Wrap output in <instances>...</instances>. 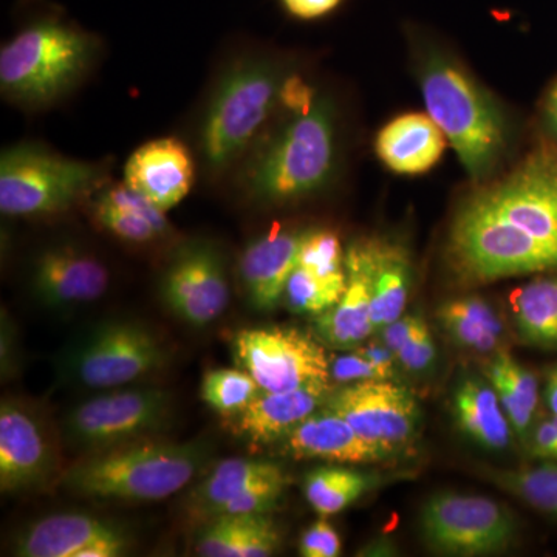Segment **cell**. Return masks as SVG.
<instances>
[{
    "mask_svg": "<svg viewBox=\"0 0 557 557\" xmlns=\"http://www.w3.org/2000/svg\"><path fill=\"white\" fill-rule=\"evenodd\" d=\"M437 318L458 346L486 354L500 344L504 325L493 307L478 296L448 300L440 307Z\"/></svg>",
    "mask_w": 557,
    "mask_h": 557,
    "instance_id": "obj_27",
    "label": "cell"
},
{
    "mask_svg": "<svg viewBox=\"0 0 557 557\" xmlns=\"http://www.w3.org/2000/svg\"><path fill=\"white\" fill-rule=\"evenodd\" d=\"M347 285L338 304L314 317L319 339L338 350H354L376 332L372 321V285L364 240L346 252Z\"/></svg>",
    "mask_w": 557,
    "mask_h": 557,
    "instance_id": "obj_18",
    "label": "cell"
},
{
    "mask_svg": "<svg viewBox=\"0 0 557 557\" xmlns=\"http://www.w3.org/2000/svg\"><path fill=\"white\" fill-rule=\"evenodd\" d=\"M465 203L500 220L557 259V145L534 150Z\"/></svg>",
    "mask_w": 557,
    "mask_h": 557,
    "instance_id": "obj_7",
    "label": "cell"
},
{
    "mask_svg": "<svg viewBox=\"0 0 557 557\" xmlns=\"http://www.w3.org/2000/svg\"><path fill=\"white\" fill-rule=\"evenodd\" d=\"M553 420H555V423L557 424V417H553Z\"/></svg>",
    "mask_w": 557,
    "mask_h": 557,
    "instance_id": "obj_45",
    "label": "cell"
},
{
    "mask_svg": "<svg viewBox=\"0 0 557 557\" xmlns=\"http://www.w3.org/2000/svg\"><path fill=\"white\" fill-rule=\"evenodd\" d=\"M53 445L32 409L5 399L0 406V490L22 493L42 486L54 471Z\"/></svg>",
    "mask_w": 557,
    "mask_h": 557,
    "instance_id": "obj_14",
    "label": "cell"
},
{
    "mask_svg": "<svg viewBox=\"0 0 557 557\" xmlns=\"http://www.w3.org/2000/svg\"><path fill=\"white\" fill-rule=\"evenodd\" d=\"M281 70L267 60L247 58L223 73L205 113L200 150L212 172L228 170L281 101Z\"/></svg>",
    "mask_w": 557,
    "mask_h": 557,
    "instance_id": "obj_5",
    "label": "cell"
},
{
    "mask_svg": "<svg viewBox=\"0 0 557 557\" xmlns=\"http://www.w3.org/2000/svg\"><path fill=\"white\" fill-rule=\"evenodd\" d=\"M490 370L498 373L509 386L515 388L516 394L522 399L523 405L527 406L531 412L536 413L539 406V384L536 376L518 364L509 355L500 354L494 359Z\"/></svg>",
    "mask_w": 557,
    "mask_h": 557,
    "instance_id": "obj_37",
    "label": "cell"
},
{
    "mask_svg": "<svg viewBox=\"0 0 557 557\" xmlns=\"http://www.w3.org/2000/svg\"><path fill=\"white\" fill-rule=\"evenodd\" d=\"M457 426L482 448L502 450L511 443V423L494 387L483 381L463 380L454 395Z\"/></svg>",
    "mask_w": 557,
    "mask_h": 557,
    "instance_id": "obj_26",
    "label": "cell"
},
{
    "mask_svg": "<svg viewBox=\"0 0 557 557\" xmlns=\"http://www.w3.org/2000/svg\"><path fill=\"white\" fill-rule=\"evenodd\" d=\"M124 183L170 211L188 196L194 183L189 150L175 138H159L135 150L124 166Z\"/></svg>",
    "mask_w": 557,
    "mask_h": 557,
    "instance_id": "obj_16",
    "label": "cell"
},
{
    "mask_svg": "<svg viewBox=\"0 0 557 557\" xmlns=\"http://www.w3.org/2000/svg\"><path fill=\"white\" fill-rule=\"evenodd\" d=\"M94 214L102 228L132 244L159 239L171 228L166 211L124 182L95 197Z\"/></svg>",
    "mask_w": 557,
    "mask_h": 557,
    "instance_id": "obj_23",
    "label": "cell"
},
{
    "mask_svg": "<svg viewBox=\"0 0 557 557\" xmlns=\"http://www.w3.org/2000/svg\"><path fill=\"white\" fill-rule=\"evenodd\" d=\"M262 388L244 369L209 370L201 381V399L223 417L239 416Z\"/></svg>",
    "mask_w": 557,
    "mask_h": 557,
    "instance_id": "obj_31",
    "label": "cell"
},
{
    "mask_svg": "<svg viewBox=\"0 0 557 557\" xmlns=\"http://www.w3.org/2000/svg\"><path fill=\"white\" fill-rule=\"evenodd\" d=\"M289 16L296 20L314 21L338 10L344 0H278Z\"/></svg>",
    "mask_w": 557,
    "mask_h": 557,
    "instance_id": "obj_40",
    "label": "cell"
},
{
    "mask_svg": "<svg viewBox=\"0 0 557 557\" xmlns=\"http://www.w3.org/2000/svg\"><path fill=\"white\" fill-rule=\"evenodd\" d=\"M304 233L273 230L247 245L239 271L249 302L255 309H276L284 298L288 278L298 265Z\"/></svg>",
    "mask_w": 557,
    "mask_h": 557,
    "instance_id": "obj_19",
    "label": "cell"
},
{
    "mask_svg": "<svg viewBox=\"0 0 557 557\" xmlns=\"http://www.w3.org/2000/svg\"><path fill=\"white\" fill-rule=\"evenodd\" d=\"M335 164V110L329 98L317 97L293 112L284 129L248 164L245 189L265 203L302 199L327 185Z\"/></svg>",
    "mask_w": 557,
    "mask_h": 557,
    "instance_id": "obj_4",
    "label": "cell"
},
{
    "mask_svg": "<svg viewBox=\"0 0 557 557\" xmlns=\"http://www.w3.org/2000/svg\"><path fill=\"white\" fill-rule=\"evenodd\" d=\"M420 531L428 547L438 555L490 556L515 544L518 522L493 498L438 493L421 509Z\"/></svg>",
    "mask_w": 557,
    "mask_h": 557,
    "instance_id": "obj_8",
    "label": "cell"
},
{
    "mask_svg": "<svg viewBox=\"0 0 557 557\" xmlns=\"http://www.w3.org/2000/svg\"><path fill=\"white\" fill-rule=\"evenodd\" d=\"M330 375L335 383L350 384L358 381L391 380L395 375V369L376 364L372 359L354 350L330 361Z\"/></svg>",
    "mask_w": 557,
    "mask_h": 557,
    "instance_id": "obj_35",
    "label": "cell"
},
{
    "mask_svg": "<svg viewBox=\"0 0 557 557\" xmlns=\"http://www.w3.org/2000/svg\"><path fill=\"white\" fill-rule=\"evenodd\" d=\"M172 409L174 401L163 388L106 392L70 410L64 431L70 443L97 453L163 431L170 423Z\"/></svg>",
    "mask_w": 557,
    "mask_h": 557,
    "instance_id": "obj_9",
    "label": "cell"
},
{
    "mask_svg": "<svg viewBox=\"0 0 557 557\" xmlns=\"http://www.w3.org/2000/svg\"><path fill=\"white\" fill-rule=\"evenodd\" d=\"M233 357L262 391L284 392L332 384L325 348L298 329H245L233 339Z\"/></svg>",
    "mask_w": 557,
    "mask_h": 557,
    "instance_id": "obj_11",
    "label": "cell"
},
{
    "mask_svg": "<svg viewBox=\"0 0 557 557\" xmlns=\"http://www.w3.org/2000/svg\"><path fill=\"white\" fill-rule=\"evenodd\" d=\"M420 84L428 115L445 134L469 177H486L507 146L500 106L460 65L434 51L421 62Z\"/></svg>",
    "mask_w": 557,
    "mask_h": 557,
    "instance_id": "obj_3",
    "label": "cell"
},
{
    "mask_svg": "<svg viewBox=\"0 0 557 557\" xmlns=\"http://www.w3.org/2000/svg\"><path fill=\"white\" fill-rule=\"evenodd\" d=\"M282 450L296 460H325L333 463H375L392 453L362 438L338 413L324 408L285 435Z\"/></svg>",
    "mask_w": 557,
    "mask_h": 557,
    "instance_id": "obj_17",
    "label": "cell"
},
{
    "mask_svg": "<svg viewBox=\"0 0 557 557\" xmlns=\"http://www.w3.org/2000/svg\"><path fill=\"white\" fill-rule=\"evenodd\" d=\"M531 450L536 457L557 461V424L553 418L534 429L533 437H531Z\"/></svg>",
    "mask_w": 557,
    "mask_h": 557,
    "instance_id": "obj_41",
    "label": "cell"
},
{
    "mask_svg": "<svg viewBox=\"0 0 557 557\" xmlns=\"http://www.w3.org/2000/svg\"><path fill=\"white\" fill-rule=\"evenodd\" d=\"M161 298L175 317L196 327L222 317L230 284L219 249L207 242L180 248L161 278Z\"/></svg>",
    "mask_w": 557,
    "mask_h": 557,
    "instance_id": "obj_13",
    "label": "cell"
},
{
    "mask_svg": "<svg viewBox=\"0 0 557 557\" xmlns=\"http://www.w3.org/2000/svg\"><path fill=\"white\" fill-rule=\"evenodd\" d=\"M277 480H288V475L276 463L255 458H228L215 465L190 491L189 507L209 520L249 487Z\"/></svg>",
    "mask_w": 557,
    "mask_h": 557,
    "instance_id": "obj_25",
    "label": "cell"
},
{
    "mask_svg": "<svg viewBox=\"0 0 557 557\" xmlns=\"http://www.w3.org/2000/svg\"><path fill=\"white\" fill-rule=\"evenodd\" d=\"M166 350L145 325L108 321L90 330L65 359L70 379L81 386L119 388L163 368Z\"/></svg>",
    "mask_w": 557,
    "mask_h": 557,
    "instance_id": "obj_10",
    "label": "cell"
},
{
    "mask_svg": "<svg viewBox=\"0 0 557 557\" xmlns=\"http://www.w3.org/2000/svg\"><path fill=\"white\" fill-rule=\"evenodd\" d=\"M100 180V170L86 161L30 143L10 146L0 157V211L10 218L64 211Z\"/></svg>",
    "mask_w": 557,
    "mask_h": 557,
    "instance_id": "obj_6",
    "label": "cell"
},
{
    "mask_svg": "<svg viewBox=\"0 0 557 557\" xmlns=\"http://www.w3.org/2000/svg\"><path fill=\"white\" fill-rule=\"evenodd\" d=\"M435 355H437V350H435L434 339H432L423 318H420L416 329L401 344V347L395 351V358L399 364L413 373L424 372L431 368Z\"/></svg>",
    "mask_w": 557,
    "mask_h": 557,
    "instance_id": "obj_36",
    "label": "cell"
},
{
    "mask_svg": "<svg viewBox=\"0 0 557 557\" xmlns=\"http://www.w3.org/2000/svg\"><path fill=\"white\" fill-rule=\"evenodd\" d=\"M420 321V317L416 314H408V317L398 318L397 321L391 322L386 327L381 329V343L388 348V350L395 351L401 347L406 338L416 329V325Z\"/></svg>",
    "mask_w": 557,
    "mask_h": 557,
    "instance_id": "obj_42",
    "label": "cell"
},
{
    "mask_svg": "<svg viewBox=\"0 0 557 557\" xmlns=\"http://www.w3.org/2000/svg\"><path fill=\"white\" fill-rule=\"evenodd\" d=\"M299 553L304 557L339 556L341 537L338 531L325 518L317 520L300 537Z\"/></svg>",
    "mask_w": 557,
    "mask_h": 557,
    "instance_id": "obj_39",
    "label": "cell"
},
{
    "mask_svg": "<svg viewBox=\"0 0 557 557\" xmlns=\"http://www.w3.org/2000/svg\"><path fill=\"white\" fill-rule=\"evenodd\" d=\"M545 399H547V406L552 410L553 417H557V368L549 373Z\"/></svg>",
    "mask_w": 557,
    "mask_h": 557,
    "instance_id": "obj_44",
    "label": "cell"
},
{
    "mask_svg": "<svg viewBox=\"0 0 557 557\" xmlns=\"http://www.w3.org/2000/svg\"><path fill=\"white\" fill-rule=\"evenodd\" d=\"M490 380L493 383L494 391H496L502 408L507 413L512 431L519 435L520 440H527L531 423H533L534 413L523 405L515 388L509 386L507 381L502 379L498 373L490 370Z\"/></svg>",
    "mask_w": 557,
    "mask_h": 557,
    "instance_id": "obj_38",
    "label": "cell"
},
{
    "mask_svg": "<svg viewBox=\"0 0 557 557\" xmlns=\"http://www.w3.org/2000/svg\"><path fill=\"white\" fill-rule=\"evenodd\" d=\"M97 50L90 33L58 14H40L0 50V90L7 100L42 108L84 78Z\"/></svg>",
    "mask_w": 557,
    "mask_h": 557,
    "instance_id": "obj_2",
    "label": "cell"
},
{
    "mask_svg": "<svg viewBox=\"0 0 557 557\" xmlns=\"http://www.w3.org/2000/svg\"><path fill=\"white\" fill-rule=\"evenodd\" d=\"M544 120L549 134L557 139V81L545 100Z\"/></svg>",
    "mask_w": 557,
    "mask_h": 557,
    "instance_id": "obj_43",
    "label": "cell"
},
{
    "mask_svg": "<svg viewBox=\"0 0 557 557\" xmlns=\"http://www.w3.org/2000/svg\"><path fill=\"white\" fill-rule=\"evenodd\" d=\"M298 265L319 276H346V255L338 234L330 230L304 231Z\"/></svg>",
    "mask_w": 557,
    "mask_h": 557,
    "instance_id": "obj_33",
    "label": "cell"
},
{
    "mask_svg": "<svg viewBox=\"0 0 557 557\" xmlns=\"http://www.w3.org/2000/svg\"><path fill=\"white\" fill-rule=\"evenodd\" d=\"M324 408L338 413L362 438L388 453L408 445L417 432L418 403L408 388L388 380L358 381L332 388Z\"/></svg>",
    "mask_w": 557,
    "mask_h": 557,
    "instance_id": "obj_12",
    "label": "cell"
},
{
    "mask_svg": "<svg viewBox=\"0 0 557 557\" xmlns=\"http://www.w3.org/2000/svg\"><path fill=\"white\" fill-rule=\"evenodd\" d=\"M205 442H131L97 450L62 474L78 496L115 502H159L188 486L207 465Z\"/></svg>",
    "mask_w": 557,
    "mask_h": 557,
    "instance_id": "obj_1",
    "label": "cell"
},
{
    "mask_svg": "<svg viewBox=\"0 0 557 557\" xmlns=\"http://www.w3.org/2000/svg\"><path fill=\"white\" fill-rule=\"evenodd\" d=\"M511 307L520 335L534 344H557V277H539L516 289Z\"/></svg>",
    "mask_w": 557,
    "mask_h": 557,
    "instance_id": "obj_28",
    "label": "cell"
},
{
    "mask_svg": "<svg viewBox=\"0 0 557 557\" xmlns=\"http://www.w3.org/2000/svg\"><path fill=\"white\" fill-rule=\"evenodd\" d=\"M445 134L424 113H405L388 121L376 135L380 160L397 174L418 175L438 163L446 149Z\"/></svg>",
    "mask_w": 557,
    "mask_h": 557,
    "instance_id": "obj_21",
    "label": "cell"
},
{
    "mask_svg": "<svg viewBox=\"0 0 557 557\" xmlns=\"http://www.w3.org/2000/svg\"><path fill=\"white\" fill-rule=\"evenodd\" d=\"M486 478L525 504L557 519V465L522 469H490Z\"/></svg>",
    "mask_w": 557,
    "mask_h": 557,
    "instance_id": "obj_30",
    "label": "cell"
},
{
    "mask_svg": "<svg viewBox=\"0 0 557 557\" xmlns=\"http://www.w3.org/2000/svg\"><path fill=\"white\" fill-rule=\"evenodd\" d=\"M346 285L347 271L346 276L324 277L296 265L288 278L284 299L288 309L295 313L318 317L338 304L346 292Z\"/></svg>",
    "mask_w": 557,
    "mask_h": 557,
    "instance_id": "obj_32",
    "label": "cell"
},
{
    "mask_svg": "<svg viewBox=\"0 0 557 557\" xmlns=\"http://www.w3.org/2000/svg\"><path fill=\"white\" fill-rule=\"evenodd\" d=\"M372 480L362 472L341 467H321L306 475L304 494L321 518L338 515L364 496Z\"/></svg>",
    "mask_w": 557,
    "mask_h": 557,
    "instance_id": "obj_29",
    "label": "cell"
},
{
    "mask_svg": "<svg viewBox=\"0 0 557 557\" xmlns=\"http://www.w3.org/2000/svg\"><path fill=\"white\" fill-rule=\"evenodd\" d=\"M287 485L288 480L259 483V485L251 486L249 490L244 491L240 496L233 498V500L228 502L215 516L269 515L271 509L276 507L278 498L282 497Z\"/></svg>",
    "mask_w": 557,
    "mask_h": 557,
    "instance_id": "obj_34",
    "label": "cell"
},
{
    "mask_svg": "<svg viewBox=\"0 0 557 557\" xmlns=\"http://www.w3.org/2000/svg\"><path fill=\"white\" fill-rule=\"evenodd\" d=\"M109 282L108 267L100 259L70 245L47 248L33 265V292L53 309L94 302L108 292Z\"/></svg>",
    "mask_w": 557,
    "mask_h": 557,
    "instance_id": "obj_15",
    "label": "cell"
},
{
    "mask_svg": "<svg viewBox=\"0 0 557 557\" xmlns=\"http://www.w3.org/2000/svg\"><path fill=\"white\" fill-rule=\"evenodd\" d=\"M332 384H311L293 391H260L236 416L237 434L252 445L281 442L298 424L325 405Z\"/></svg>",
    "mask_w": 557,
    "mask_h": 557,
    "instance_id": "obj_20",
    "label": "cell"
},
{
    "mask_svg": "<svg viewBox=\"0 0 557 557\" xmlns=\"http://www.w3.org/2000/svg\"><path fill=\"white\" fill-rule=\"evenodd\" d=\"M372 285V321L375 330L386 327L405 313L412 263L409 252L395 242L364 240Z\"/></svg>",
    "mask_w": 557,
    "mask_h": 557,
    "instance_id": "obj_24",
    "label": "cell"
},
{
    "mask_svg": "<svg viewBox=\"0 0 557 557\" xmlns=\"http://www.w3.org/2000/svg\"><path fill=\"white\" fill-rule=\"evenodd\" d=\"M119 533L123 530L108 520L65 512L40 519L22 531L14 553L21 557H78L94 542Z\"/></svg>",
    "mask_w": 557,
    "mask_h": 557,
    "instance_id": "obj_22",
    "label": "cell"
}]
</instances>
